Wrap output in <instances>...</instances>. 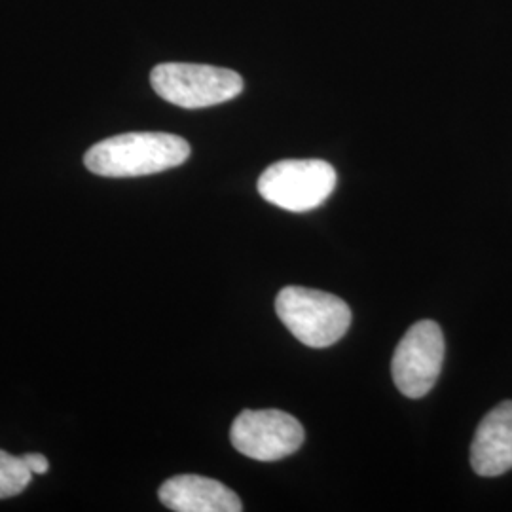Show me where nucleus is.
Here are the masks:
<instances>
[{
  "instance_id": "0eeeda50",
  "label": "nucleus",
  "mask_w": 512,
  "mask_h": 512,
  "mask_svg": "<svg viewBox=\"0 0 512 512\" xmlns=\"http://www.w3.org/2000/svg\"><path fill=\"white\" fill-rule=\"evenodd\" d=\"M158 497L167 509L175 512L243 511L236 492L219 480L200 475H179L165 480Z\"/></svg>"
},
{
  "instance_id": "20e7f679",
  "label": "nucleus",
  "mask_w": 512,
  "mask_h": 512,
  "mask_svg": "<svg viewBox=\"0 0 512 512\" xmlns=\"http://www.w3.org/2000/svg\"><path fill=\"white\" fill-rule=\"evenodd\" d=\"M336 169L325 160H281L258 179V194L291 213L317 209L336 188Z\"/></svg>"
},
{
  "instance_id": "7ed1b4c3",
  "label": "nucleus",
  "mask_w": 512,
  "mask_h": 512,
  "mask_svg": "<svg viewBox=\"0 0 512 512\" xmlns=\"http://www.w3.org/2000/svg\"><path fill=\"white\" fill-rule=\"evenodd\" d=\"M150 84L167 103L190 110L215 107L243 92L236 71L196 63H162L152 69Z\"/></svg>"
},
{
  "instance_id": "423d86ee",
  "label": "nucleus",
  "mask_w": 512,
  "mask_h": 512,
  "mask_svg": "<svg viewBox=\"0 0 512 512\" xmlns=\"http://www.w3.org/2000/svg\"><path fill=\"white\" fill-rule=\"evenodd\" d=\"M306 439L302 423L281 410H243L232 423L230 440L239 454L256 461H279Z\"/></svg>"
},
{
  "instance_id": "1a4fd4ad",
  "label": "nucleus",
  "mask_w": 512,
  "mask_h": 512,
  "mask_svg": "<svg viewBox=\"0 0 512 512\" xmlns=\"http://www.w3.org/2000/svg\"><path fill=\"white\" fill-rule=\"evenodd\" d=\"M33 480V471L21 456H12L0 450V499L16 497L21 494Z\"/></svg>"
},
{
  "instance_id": "f257e3e1",
  "label": "nucleus",
  "mask_w": 512,
  "mask_h": 512,
  "mask_svg": "<svg viewBox=\"0 0 512 512\" xmlns=\"http://www.w3.org/2000/svg\"><path fill=\"white\" fill-rule=\"evenodd\" d=\"M190 156V145L179 135L141 131L122 133L93 145L86 156V167L101 177L124 179L162 173L183 165Z\"/></svg>"
},
{
  "instance_id": "9d476101",
  "label": "nucleus",
  "mask_w": 512,
  "mask_h": 512,
  "mask_svg": "<svg viewBox=\"0 0 512 512\" xmlns=\"http://www.w3.org/2000/svg\"><path fill=\"white\" fill-rule=\"evenodd\" d=\"M23 458L27 461L29 469L33 471V475H46V473H48L50 463H48L46 456H42V454H27V456H23Z\"/></svg>"
},
{
  "instance_id": "6e6552de",
  "label": "nucleus",
  "mask_w": 512,
  "mask_h": 512,
  "mask_svg": "<svg viewBox=\"0 0 512 512\" xmlns=\"http://www.w3.org/2000/svg\"><path fill=\"white\" fill-rule=\"evenodd\" d=\"M471 467L478 476H499L512 469V401L490 410L471 444Z\"/></svg>"
},
{
  "instance_id": "39448f33",
  "label": "nucleus",
  "mask_w": 512,
  "mask_h": 512,
  "mask_svg": "<svg viewBox=\"0 0 512 512\" xmlns=\"http://www.w3.org/2000/svg\"><path fill=\"white\" fill-rule=\"evenodd\" d=\"M444 349V334L435 321L423 319L406 330L391 361L393 382L404 397L421 399L435 387Z\"/></svg>"
},
{
  "instance_id": "f03ea898",
  "label": "nucleus",
  "mask_w": 512,
  "mask_h": 512,
  "mask_svg": "<svg viewBox=\"0 0 512 512\" xmlns=\"http://www.w3.org/2000/svg\"><path fill=\"white\" fill-rule=\"evenodd\" d=\"M275 311L294 338L313 349L336 344L351 325V310L342 298L306 287L281 289Z\"/></svg>"
}]
</instances>
